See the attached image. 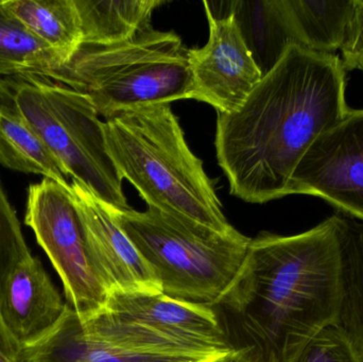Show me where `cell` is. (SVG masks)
Returning a JSON list of instances; mask_svg holds the SVG:
<instances>
[{
    "label": "cell",
    "instance_id": "6da1fadb",
    "mask_svg": "<svg viewBox=\"0 0 363 362\" xmlns=\"http://www.w3.org/2000/svg\"><path fill=\"white\" fill-rule=\"evenodd\" d=\"M342 215L291 236L251 239L240 271L215 308L247 362H292L345 303Z\"/></svg>",
    "mask_w": 363,
    "mask_h": 362
},
{
    "label": "cell",
    "instance_id": "7a4b0ae2",
    "mask_svg": "<svg viewBox=\"0 0 363 362\" xmlns=\"http://www.w3.org/2000/svg\"><path fill=\"white\" fill-rule=\"evenodd\" d=\"M345 89L338 55L290 45L239 110L218 113L216 151L230 193L258 204L289 196L311 145L349 112Z\"/></svg>",
    "mask_w": 363,
    "mask_h": 362
},
{
    "label": "cell",
    "instance_id": "3957f363",
    "mask_svg": "<svg viewBox=\"0 0 363 362\" xmlns=\"http://www.w3.org/2000/svg\"><path fill=\"white\" fill-rule=\"evenodd\" d=\"M104 132L119 174L148 206L218 233H238L226 220L213 181L188 147L170 104L121 113L104 121Z\"/></svg>",
    "mask_w": 363,
    "mask_h": 362
},
{
    "label": "cell",
    "instance_id": "277c9868",
    "mask_svg": "<svg viewBox=\"0 0 363 362\" xmlns=\"http://www.w3.org/2000/svg\"><path fill=\"white\" fill-rule=\"evenodd\" d=\"M113 215L172 299L216 305L236 278L251 239L225 235L148 206Z\"/></svg>",
    "mask_w": 363,
    "mask_h": 362
},
{
    "label": "cell",
    "instance_id": "5b68a950",
    "mask_svg": "<svg viewBox=\"0 0 363 362\" xmlns=\"http://www.w3.org/2000/svg\"><path fill=\"white\" fill-rule=\"evenodd\" d=\"M0 103L38 132L67 178L111 208H131L106 147L104 123L87 96L49 79L17 76L0 79Z\"/></svg>",
    "mask_w": 363,
    "mask_h": 362
},
{
    "label": "cell",
    "instance_id": "8992f818",
    "mask_svg": "<svg viewBox=\"0 0 363 362\" xmlns=\"http://www.w3.org/2000/svg\"><path fill=\"white\" fill-rule=\"evenodd\" d=\"M65 86L84 94L99 116L191 98L187 48L172 31L150 29L111 46L82 45Z\"/></svg>",
    "mask_w": 363,
    "mask_h": 362
},
{
    "label": "cell",
    "instance_id": "52a82bcc",
    "mask_svg": "<svg viewBox=\"0 0 363 362\" xmlns=\"http://www.w3.org/2000/svg\"><path fill=\"white\" fill-rule=\"evenodd\" d=\"M25 223L59 274L68 305L81 319L101 312L108 293L89 257L70 184L43 179L30 185Z\"/></svg>",
    "mask_w": 363,
    "mask_h": 362
},
{
    "label": "cell",
    "instance_id": "ba28073f",
    "mask_svg": "<svg viewBox=\"0 0 363 362\" xmlns=\"http://www.w3.org/2000/svg\"><path fill=\"white\" fill-rule=\"evenodd\" d=\"M289 195H309L363 222V108L320 134L296 166Z\"/></svg>",
    "mask_w": 363,
    "mask_h": 362
},
{
    "label": "cell",
    "instance_id": "9c48e42d",
    "mask_svg": "<svg viewBox=\"0 0 363 362\" xmlns=\"http://www.w3.org/2000/svg\"><path fill=\"white\" fill-rule=\"evenodd\" d=\"M104 310L188 356L228 357L235 352L211 306L172 299L163 293H113Z\"/></svg>",
    "mask_w": 363,
    "mask_h": 362
},
{
    "label": "cell",
    "instance_id": "30bf717a",
    "mask_svg": "<svg viewBox=\"0 0 363 362\" xmlns=\"http://www.w3.org/2000/svg\"><path fill=\"white\" fill-rule=\"evenodd\" d=\"M209 25V38L201 48L187 49L191 78V99L211 104L220 114L241 108L262 81V74L245 45L230 13L213 15L203 2Z\"/></svg>",
    "mask_w": 363,
    "mask_h": 362
},
{
    "label": "cell",
    "instance_id": "8fae6325",
    "mask_svg": "<svg viewBox=\"0 0 363 362\" xmlns=\"http://www.w3.org/2000/svg\"><path fill=\"white\" fill-rule=\"evenodd\" d=\"M70 193L84 231L87 250L108 297L113 293H159L161 285L121 229L112 208L72 180Z\"/></svg>",
    "mask_w": 363,
    "mask_h": 362
},
{
    "label": "cell",
    "instance_id": "7c38bea8",
    "mask_svg": "<svg viewBox=\"0 0 363 362\" xmlns=\"http://www.w3.org/2000/svg\"><path fill=\"white\" fill-rule=\"evenodd\" d=\"M65 308L40 259L31 255L9 276L0 301V317L21 348L52 329Z\"/></svg>",
    "mask_w": 363,
    "mask_h": 362
},
{
    "label": "cell",
    "instance_id": "4fadbf2b",
    "mask_svg": "<svg viewBox=\"0 0 363 362\" xmlns=\"http://www.w3.org/2000/svg\"><path fill=\"white\" fill-rule=\"evenodd\" d=\"M138 352L108 344L89 334L66 303L61 319L45 335L21 346L14 362H223Z\"/></svg>",
    "mask_w": 363,
    "mask_h": 362
},
{
    "label": "cell",
    "instance_id": "5bb4252c",
    "mask_svg": "<svg viewBox=\"0 0 363 362\" xmlns=\"http://www.w3.org/2000/svg\"><path fill=\"white\" fill-rule=\"evenodd\" d=\"M228 4L254 61L266 76L288 47L296 44L281 0H236Z\"/></svg>",
    "mask_w": 363,
    "mask_h": 362
},
{
    "label": "cell",
    "instance_id": "9a60e30c",
    "mask_svg": "<svg viewBox=\"0 0 363 362\" xmlns=\"http://www.w3.org/2000/svg\"><path fill=\"white\" fill-rule=\"evenodd\" d=\"M163 0H76L83 45L111 46L150 29L151 17Z\"/></svg>",
    "mask_w": 363,
    "mask_h": 362
},
{
    "label": "cell",
    "instance_id": "2e32d148",
    "mask_svg": "<svg viewBox=\"0 0 363 362\" xmlns=\"http://www.w3.org/2000/svg\"><path fill=\"white\" fill-rule=\"evenodd\" d=\"M0 6L67 62L82 47L76 0H0Z\"/></svg>",
    "mask_w": 363,
    "mask_h": 362
},
{
    "label": "cell",
    "instance_id": "e0dca14e",
    "mask_svg": "<svg viewBox=\"0 0 363 362\" xmlns=\"http://www.w3.org/2000/svg\"><path fill=\"white\" fill-rule=\"evenodd\" d=\"M70 62L0 6V76H34L64 84Z\"/></svg>",
    "mask_w": 363,
    "mask_h": 362
},
{
    "label": "cell",
    "instance_id": "ac0fdd59",
    "mask_svg": "<svg viewBox=\"0 0 363 362\" xmlns=\"http://www.w3.org/2000/svg\"><path fill=\"white\" fill-rule=\"evenodd\" d=\"M296 43L315 52L340 50L354 0H281Z\"/></svg>",
    "mask_w": 363,
    "mask_h": 362
},
{
    "label": "cell",
    "instance_id": "d6986e66",
    "mask_svg": "<svg viewBox=\"0 0 363 362\" xmlns=\"http://www.w3.org/2000/svg\"><path fill=\"white\" fill-rule=\"evenodd\" d=\"M0 165L38 174L68 186V178L38 132L12 108L0 103Z\"/></svg>",
    "mask_w": 363,
    "mask_h": 362
},
{
    "label": "cell",
    "instance_id": "ffe728a7",
    "mask_svg": "<svg viewBox=\"0 0 363 362\" xmlns=\"http://www.w3.org/2000/svg\"><path fill=\"white\" fill-rule=\"evenodd\" d=\"M342 215V214H341ZM345 297L341 327L363 362V222L342 215Z\"/></svg>",
    "mask_w": 363,
    "mask_h": 362
},
{
    "label": "cell",
    "instance_id": "44dd1931",
    "mask_svg": "<svg viewBox=\"0 0 363 362\" xmlns=\"http://www.w3.org/2000/svg\"><path fill=\"white\" fill-rule=\"evenodd\" d=\"M31 255L16 212L0 182V301L14 268Z\"/></svg>",
    "mask_w": 363,
    "mask_h": 362
},
{
    "label": "cell",
    "instance_id": "7402d4cb",
    "mask_svg": "<svg viewBox=\"0 0 363 362\" xmlns=\"http://www.w3.org/2000/svg\"><path fill=\"white\" fill-rule=\"evenodd\" d=\"M292 362H362L341 325L323 329Z\"/></svg>",
    "mask_w": 363,
    "mask_h": 362
},
{
    "label": "cell",
    "instance_id": "603a6c76",
    "mask_svg": "<svg viewBox=\"0 0 363 362\" xmlns=\"http://www.w3.org/2000/svg\"><path fill=\"white\" fill-rule=\"evenodd\" d=\"M340 51L345 70L358 68L363 57V0H354L353 13Z\"/></svg>",
    "mask_w": 363,
    "mask_h": 362
},
{
    "label": "cell",
    "instance_id": "cb8c5ba5",
    "mask_svg": "<svg viewBox=\"0 0 363 362\" xmlns=\"http://www.w3.org/2000/svg\"><path fill=\"white\" fill-rule=\"evenodd\" d=\"M19 348L17 342L13 339L12 336L6 329V325L2 322L1 317H0V351L8 356L11 361H15L17 354H18Z\"/></svg>",
    "mask_w": 363,
    "mask_h": 362
},
{
    "label": "cell",
    "instance_id": "d4e9b609",
    "mask_svg": "<svg viewBox=\"0 0 363 362\" xmlns=\"http://www.w3.org/2000/svg\"><path fill=\"white\" fill-rule=\"evenodd\" d=\"M223 362H247V361L240 353L235 351V352L233 353L232 355H230Z\"/></svg>",
    "mask_w": 363,
    "mask_h": 362
},
{
    "label": "cell",
    "instance_id": "484cf974",
    "mask_svg": "<svg viewBox=\"0 0 363 362\" xmlns=\"http://www.w3.org/2000/svg\"><path fill=\"white\" fill-rule=\"evenodd\" d=\"M0 362H14L13 361H11L10 358H9L8 356H6V355L4 354V353L0 351Z\"/></svg>",
    "mask_w": 363,
    "mask_h": 362
},
{
    "label": "cell",
    "instance_id": "4316f807",
    "mask_svg": "<svg viewBox=\"0 0 363 362\" xmlns=\"http://www.w3.org/2000/svg\"><path fill=\"white\" fill-rule=\"evenodd\" d=\"M358 68H359V69H362V72H363V57L362 60H360L359 65H358Z\"/></svg>",
    "mask_w": 363,
    "mask_h": 362
}]
</instances>
